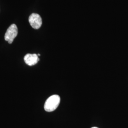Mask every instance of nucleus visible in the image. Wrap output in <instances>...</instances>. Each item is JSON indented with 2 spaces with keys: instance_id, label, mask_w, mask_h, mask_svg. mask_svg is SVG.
Here are the masks:
<instances>
[{
  "instance_id": "nucleus-1",
  "label": "nucleus",
  "mask_w": 128,
  "mask_h": 128,
  "mask_svg": "<svg viewBox=\"0 0 128 128\" xmlns=\"http://www.w3.org/2000/svg\"><path fill=\"white\" fill-rule=\"evenodd\" d=\"M60 102V98L59 96L55 94L50 96L45 103L44 109L48 112H53L58 107Z\"/></svg>"
},
{
  "instance_id": "nucleus-2",
  "label": "nucleus",
  "mask_w": 128,
  "mask_h": 128,
  "mask_svg": "<svg viewBox=\"0 0 128 128\" xmlns=\"http://www.w3.org/2000/svg\"><path fill=\"white\" fill-rule=\"evenodd\" d=\"M18 30L16 24H12L7 29L5 33L4 39L6 41H8L9 44H12L14 41V39L18 35Z\"/></svg>"
},
{
  "instance_id": "nucleus-3",
  "label": "nucleus",
  "mask_w": 128,
  "mask_h": 128,
  "mask_svg": "<svg viewBox=\"0 0 128 128\" xmlns=\"http://www.w3.org/2000/svg\"><path fill=\"white\" fill-rule=\"evenodd\" d=\"M29 23L31 26L35 30H38L41 27L42 21L40 16L37 14H32L28 18Z\"/></svg>"
},
{
  "instance_id": "nucleus-4",
  "label": "nucleus",
  "mask_w": 128,
  "mask_h": 128,
  "mask_svg": "<svg viewBox=\"0 0 128 128\" xmlns=\"http://www.w3.org/2000/svg\"><path fill=\"white\" fill-rule=\"evenodd\" d=\"M24 60L26 64L30 66H32L37 64L40 59L38 55L36 54H27L25 56Z\"/></svg>"
},
{
  "instance_id": "nucleus-5",
  "label": "nucleus",
  "mask_w": 128,
  "mask_h": 128,
  "mask_svg": "<svg viewBox=\"0 0 128 128\" xmlns=\"http://www.w3.org/2000/svg\"><path fill=\"white\" fill-rule=\"evenodd\" d=\"M92 128H97V127H92Z\"/></svg>"
},
{
  "instance_id": "nucleus-6",
  "label": "nucleus",
  "mask_w": 128,
  "mask_h": 128,
  "mask_svg": "<svg viewBox=\"0 0 128 128\" xmlns=\"http://www.w3.org/2000/svg\"><path fill=\"white\" fill-rule=\"evenodd\" d=\"M38 56H40V54H38Z\"/></svg>"
}]
</instances>
